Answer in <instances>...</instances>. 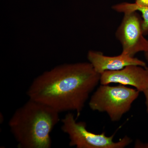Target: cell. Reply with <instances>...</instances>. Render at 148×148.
<instances>
[{
	"instance_id": "obj_7",
	"label": "cell",
	"mask_w": 148,
	"mask_h": 148,
	"mask_svg": "<svg viewBox=\"0 0 148 148\" xmlns=\"http://www.w3.org/2000/svg\"><path fill=\"white\" fill-rule=\"evenodd\" d=\"M87 59L95 71L101 75L107 71H119L129 65L146 68L144 61L122 53L117 56H109L99 51L90 50L87 53Z\"/></svg>"
},
{
	"instance_id": "obj_9",
	"label": "cell",
	"mask_w": 148,
	"mask_h": 148,
	"mask_svg": "<svg viewBox=\"0 0 148 148\" xmlns=\"http://www.w3.org/2000/svg\"><path fill=\"white\" fill-rule=\"evenodd\" d=\"M135 148H148V143H143L140 140H137L134 145Z\"/></svg>"
},
{
	"instance_id": "obj_12",
	"label": "cell",
	"mask_w": 148,
	"mask_h": 148,
	"mask_svg": "<svg viewBox=\"0 0 148 148\" xmlns=\"http://www.w3.org/2000/svg\"><path fill=\"white\" fill-rule=\"evenodd\" d=\"M145 55L146 60H147V61L148 62V50L147 51L145 52Z\"/></svg>"
},
{
	"instance_id": "obj_11",
	"label": "cell",
	"mask_w": 148,
	"mask_h": 148,
	"mask_svg": "<svg viewBox=\"0 0 148 148\" xmlns=\"http://www.w3.org/2000/svg\"><path fill=\"white\" fill-rule=\"evenodd\" d=\"M146 98V104L147 106V110L148 113V88L143 92Z\"/></svg>"
},
{
	"instance_id": "obj_10",
	"label": "cell",
	"mask_w": 148,
	"mask_h": 148,
	"mask_svg": "<svg viewBox=\"0 0 148 148\" xmlns=\"http://www.w3.org/2000/svg\"><path fill=\"white\" fill-rule=\"evenodd\" d=\"M135 3L138 5L148 6V0H136Z\"/></svg>"
},
{
	"instance_id": "obj_3",
	"label": "cell",
	"mask_w": 148,
	"mask_h": 148,
	"mask_svg": "<svg viewBox=\"0 0 148 148\" xmlns=\"http://www.w3.org/2000/svg\"><path fill=\"white\" fill-rule=\"evenodd\" d=\"M139 92L124 85L101 84L91 95L88 104L92 110L105 112L112 121H118L131 109Z\"/></svg>"
},
{
	"instance_id": "obj_5",
	"label": "cell",
	"mask_w": 148,
	"mask_h": 148,
	"mask_svg": "<svg viewBox=\"0 0 148 148\" xmlns=\"http://www.w3.org/2000/svg\"><path fill=\"white\" fill-rule=\"evenodd\" d=\"M142 20L136 11L124 13L116 35L122 47V53L134 57L140 51L148 50V40L144 38Z\"/></svg>"
},
{
	"instance_id": "obj_2",
	"label": "cell",
	"mask_w": 148,
	"mask_h": 148,
	"mask_svg": "<svg viewBox=\"0 0 148 148\" xmlns=\"http://www.w3.org/2000/svg\"><path fill=\"white\" fill-rule=\"evenodd\" d=\"M59 112L46 105L29 99L10 119L12 134L20 148H49L50 133L59 121Z\"/></svg>"
},
{
	"instance_id": "obj_4",
	"label": "cell",
	"mask_w": 148,
	"mask_h": 148,
	"mask_svg": "<svg viewBox=\"0 0 148 148\" xmlns=\"http://www.w3.org/2000/svg\"><path fill=\"white\" fill-rule=\"evenodd\" d=\"M61 130L69 135L71 147L77 148H124L132 143L128 136L117 142H114L115 134L107 136L105 132L100 134L90 132L83 121L77 122L73 114L69 112L61 120Z\"/></svg>"
},
{
	"instance_id": "obj_1",
	"label": "cell",
	"mask_w": 148,
	"mask_h": 148,
	"mask_svg": "<svg viewBox=\"0 0 148 148\" xmlns=\"http://www.w3.org/2000/svg\"><path fill=\"white\" fill-rule=\"evenodd\" d=\"M100 78L89 62L61 64L36 77L27 95L58 112L75 111L77 119Z\"/></svg>"
},
{
	"instance_id": "obj_6",
	"label": "cell",
	"mask_w": 148,
	"mask_h": 148,
	"mask_svg": "<svg viewBox=\"0 0 148 148\" xmlns=\"http://www.w3.org/2000/svg\"><path fill=\"white\" fill-rule=\"evenodd\" d=\"M100 82L102 85L131 86L143 92L148 88V71L142 66L129 65L119 71L104 72L101 75Z\"/></svg>"
},
{
	"instance_id": "obj_13",
	"label": "cell",
	"mask_w": 148,
	"mask_h": 148,
	"mask_svg": "<svg viewBox=\"0 0 148 148\" xmlns=\"http://www.w3.org/2000/svg\"><path fill=\"white\" fill-rule=\"evenodd\" d=\"M146 69H147V70L148 71V67H146Z\"/></svg>"
},
{
	"instance_id": "obj_8",
	"label": "cell",
	"mask_w": 148,
	"mask_h": 148,
	"mask_svg": "<svg viewBox=\"0 0 148 148\" xmlns=\"http://www.w3.org/2000/svg\"><path fill=\"white\" fill-rule=\"evenodd\" d=\"M113 9L117 12L126 13L139 11L142 13V30L143 34H148V6L137 5L135 3L123 2L113 6Z\"/></svg>"
}]
</instances>
